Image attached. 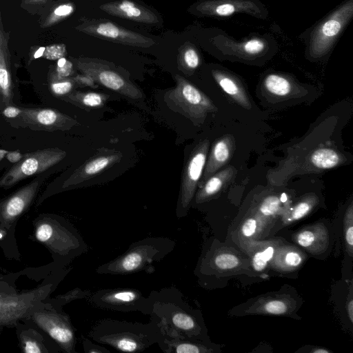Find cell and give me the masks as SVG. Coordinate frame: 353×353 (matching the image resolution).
Returning a JSON list of instances; mask_svg holds the SVG:
<instances>
[{
    "label": "cell",
    "instance_id": "cell-38",
    "mask_svg": "<svg viewBox=\"0 0 353 353\" xmlns=\"http://www.w3.org/2000/svg\"><path fill=\"white\" fill-rule=\"evenodd\" d=\"M53 229L50 224H42L37 230L36 237L42 242L48 241L53 234Z\"/></svg>",
    "mask_w": 353,
    "mask_h": 353
},
{
    "label": "cell",
    "instance_id": "cell-10",
    "mask_svg": "<svg viewBox=\"0 0 353 353\" xmlns=\"http://www.w3.org/2000/svg\"><path fill=\"white\" fill-rule=\"evenodd\" d=\"M235 150V140L230 134L225 135L216 139L211 148L206 159L204 170L198 183L199 188L204 182L225 165L232 158Z\"/></svg>",
    "mask_w": 353,
    "mask_h": 353
},
{
    "label": "cell",
    "instance_id": "cell-49",
    "mask_svg": "<svg viewBox=\"0 0 353 353\" xmlns=\"http://www.w3.org/2000/svg\"><path fill=\"white\" fill-rule=\"evenodd\" d=\"M2 238V234L0 233V239Z\"/></svg>",
    "mask_w": 353,
    "mask_h": 353
},
{
    "label": "cell",
    "instance_id": "cell-21",
    "mask_svg": "<svg viewBox=\"0 0 353 353\" xmlns=\"http://www.w3.org/2000/svg\"><path fill=\"white\" fill-rule=\"evenodd\" d=\"M263 88L268 95L278 99L291 97L297 90L292 81L276 74H270L265 77Z\"/></svg>",
    "mask_w": 353,
    "mask_h": 353
},
{
    "label": "cell",
    "instance_id": "cell-11",
    "mask_svg": "<svg viewBox=\"0 0 353 353\" xmlns=\"http://www.w3.org/2000/svg\"><path fill=\"white\" fill-rule=\"evenodd\" d=\"M165 353H211L214 349L207 341L190 338L175 331H165L157 343Z\"/></svg>",
    "mask_w": 353,
    "mask_h": 353
},
{
    "label": "cell",
    "instance_id": "cell-15",
    "mask_svg": "<svg viewBox=\"0 0 353 353\" xmlns=\"http://www.w3.org/2000/svg\"><path fill=\"white\" fill-rule=\"evenodd\" d=\"M119 153L99 155L86 161L64 183L63 187L77 185L97 175L117 162Z\"/></svg>",
    "mask_w": 353,
    "mask_h": 353
},
{
    "label": "cell",
    "instance_id": "cell-41",
    "mask_svg": "<svg viewBox=\"0 0 353 353\" xmlns=\"http://www.w3.org/2000/svg\"><path fill=\"white\" fill-rule=\"evenodd\" d=\"M73 11V7L69 4H63L58 6L54 10V14L56 17H65L71 14Z\"/></svg>",
    "mask_w": 353,
    "mask_h": 353
},
{
    "label": "cell",
    "instance_id": "cell-13",
    "mask_svg": "<svg viewBox=\"0 0 353 353\" xmlns=\"http://www.w3.org/2000/svg\"><path fill=\"white\" fill-rule=\"evenodd\" d=\"M40 324L50 336L68 352H74L76 339L74 331L68 319L63 316H47L40 321Z\"/></svg>",
    "mask_w": 353,
    "mask_h": 353
},
{
    "label": "cell",
    "instance_id": "cell-37",
    "mask_svg": "<svg viewBox=\"0 0 353 353\" xmlns=\"http://www.w3.org/2000/svg\"><path fill=\"white\" fill-rule=\"evenodd\" d=\"M264 43L260 39H251L243 45L244 50L250 54H257L264 48Z\"/></svg>",
    "mask_w": 353,
    "mask_h": 353
},
{
    "label": "cell",
    "instance_id": "cell-7",
    "mask_svg": "<svg viewBox=\"0 0 353 353\" xmlns=\"http://www.w3.org/2000/svg\"><path fill=\"white\" fill-rule=\"evenodd\" d=\"M65 155V151L58 148H47L28 154L0 179V187L13 185L26 177L39 174L61 161Z\"/></svg>",
    "mask_w": 353,
    "mask_h": 353
},
{
    "label": "cell",
    "instance_id": "cell-6",
    "mask_svg": "<svg viewBox=\"0 0 353 353\" xmlns=\"http://www.w3.org/2000/svg\"><path fill=\"white\" fill-rule=\"evenodd\" d=\"M210 141L204 139L192 150L185 165L176 208L177 218L187 215L202 176L209 151Z\"/></svg>",
    "mask_w": 353,
    "mask_h": 353
},
{
    "label": "cell",
    "instance_id": "cell-36",
    "mask_svg": "<svg viewBox=\"0 0 353 353\" xmlns=\"http://www.w3.org/2000/svg\"><path fill=\"white\" fill-rule=\"evenodd\" d=\"M185 65L190 69H195L199 64V58L196 51L192 48L185 51L183 55Z\"/></svg>",
    "mask_w": 353,
    "mask_h": 353
},
{
    "label": "cell",
    "instance_id": "cell-44",
    "mask_svg": "<svg viewBox=\"0 0 353 353\" xmlns=\"http://www.w3.org/2000/svg\"><path fill=\"white\" fill-rule=\"evenodd\" d=\"M25 352L28 353L41 352L39 347L34 341H28L26 342Z\"/></svg>",
    "mask_w": 353,
    "mask_h": 353
},
{
    "label": "cell",
    "instance_id": "cell-30",
    "mask_svg": "<svg viewBox=\"0 0 353 353\" xmlns=\"http://www.w3.org/2000/svg\"><path fill=\"white\" fill-rule=\"evenodd\" d=\"M344 230L347 251L350 254H352L353 248V209L352 203L345 212L344 218Z\"/></svg>",
    "mask_w": 353,
    "mask_h": 353
},
{
    "label": "cell",
    "instance_id": "cell-47",
    "mask_svg": "<svg viewBox=\"0 0 353 353\" xmlns=\"http://www.w3.org/2000/svg\"><path fill=\"white\" fill-rule=\"evenodd\" d=\"M311 352H312V353H328V352H330V351L326 349H324V348H316V349H313L312 350H311Z\"/></svg>",
    "mask_w": 353,
    "mask_h": 353
},
{
    "label": "cell",
    "instance_id": "cell-23",
    "mask_svg": "<svg viewBox=\"0 0 353 353\" xmlns=\"http://www.w3.org/2000/svg\"><path fill=\"white\" fill-rule=\"evenodd\" d=\"M0 40V94L6 102L13 97L12 77L5 50Z\"/></svg>",
    "mask_w": 353,
    "mask_h": 353
},
{
    "label": "cell",
    "instance_id": "cell-12",
    "mask_svg": "<svg viewBox=\"0 0 353 353\" xmlns=\"http://www.w3.org/2000/svg\"><path fill=\"white\" fill-rule=\"evenodd\" d=\"M236 174V170L232 165L219 170L199 187L193 198L194 204L199 205L214 199L229 185Z\"/></svg>",
    "mask_w": 353,
    "mask_h": 353
},
{
    "label": "cell",
    "instance_id": "cell-39",
    "mask_svg": "<svg viewBox=\"0 0 353 353\" xmlns=\"http://www.w3.org/2000/svg\"><path fill=\"white\" fill-rule=\"evenodd\" d=\"M236 10L235 6L232 3H222L215 8V13L219 16H229Z\"/></svg>",
    "mask_w": 353,
    "mask_h": 353
},
{
    "label": "cell",
    "instance_id": "cell-8",
    "mask_svg": "<svg viewBox=\"0 0 353 353\" xmlns=\"http://www.w3.org/2000/svg\"><path fill=\"white\" fill-rule=\"evenodd\" d=\"M79 68L85 74L91 77L95 82L121 95L133 99L143 97V93L140 89L116 72L101 64L83 63L79 64Z\"/></svg>",
    "mask_w": 353,
    "mask_h": 353
},
{
    "label": "cell",
    "instance_id": "cell-2",
    "mask_svg": "<svg viewBox=\"0 0 353 353\" xmlns=\"http://www.w3.org/2000/svg\"><path fill=\"white\" fill-rule=\"evenodd\" d=\"M163 335V327L152 318L148 323L103 319L97 321L88 332L90 338L100 344L117 351L134 353L157 344Z\"/></svg>",
    "mask_w": 353,
    "mask_h": 353
},
{
    "label": "cell",
    "instance_id": "cell-35",
    "mask_svg": "<svg viewBox=\"0 0 353 353\" xmlns=\"http://www.w3.org/2000/svg\"><path fill=\"white\" fill-rule=\"evenodd\" d=\"M84 352L86 353H110V351L101 345L94 343L90 339L82 338Z\"/></svg>",
    "mask_w": 353,
    "mask_h": 353
},
{
    "label": "cell",
    "instance_id": "cell-40",
    "mask_svg": "<svg viewBox=\"0 0 353 353\" xmlns=\"http://www.w3.org/2000/svg\"><path fill=\"white\" fill-rule=\"evenodd\" d=\"M74 81L80 85L90 86L92 88L97 87L94 80L87 74L77 76L74 79Z\"/></svg>",
    "mask_w": 353,
    "mask_h": 353
},
{
    "label": "cell",
    "instance_id": "cell-9",
    "mask_svg": "<svg viewBox=\"0 0 353 353\" xmlns=\"http://www.w3.org/2000/svg\"><path fill=\"white\" fill-rule=\"evenodd\" d=\"M352 4H347L327 20L316 31L312 41L313 54L321 56L326 52L333 40L341 30L344 23L352 13Z\"/></svg>",
    "mask_w": 353,
    "mask_h": 353
},
{
    "label": "cell",
    "instance_id": "cell-18",
    "mask_svg": "<svg viewBox=\"0 0 353 353\" xmlns=\"http://www.w3.org/2000/svg\"><path fill=\"white\" fill-rule=\"evenodd\" d=\"M308 166L311 170H324L338 167L345 161V157L330 148H319L308 154Z\"/></svg>",
    "mask_w": 353,
    "mask_h": 353
},
{
    "label": "cell",
    "instance_id": "cell-27",
    "mask_svg": "<svg viewBox=\"0 0 353 353\" xmlns=\"http://www.w3.org/2000/svg\"><path fill=\"white\" fill-rule=\"evenodd\" d=\"M279 266L284 269H294L298 268L303 262V255L296 249L289 248L279 254L276 258Z\"/></svg>",
    "mask_w": 353,
    "mask_h": 353
},
{
    "label": "cell",
    "instance_id": "cell-34",
    "mask_svg": "<svg viewBox=\"0 0 353 353\" xmlns=\"http://www.w3.org/2000/svg\"><path fill=\"white\" fill-rule=\"evenodd\" d=\"M57 76L61 78H67L72 72V63L64 57L58 59L56 68Z\"/></svg>",
    "mask_w": 353,
    "mask_h": 353
},
{
    "label": "cell",
    "instance_id": "cell-14",
    "mask_svg": "<svg viewBox=\"0 0 353 353\" xmlns=\"http://www.w3.org/2000/svg\"><path fill=\"white\" fill-rule=\"evenodd\" d=\"M24 120L48 129H68L77 123L72 118L52 109H24Z\"/></svg>",
    "mask_w": 353,
    "mask_h": 353
},
{
    "label": "cell",
    "instance_id": "cell-46",
    "mask_svg": "<svg viewBox=\"0 0 353 353\" xmlns=\"http://www.w3.org/2000/svg\"><path fill=\"white\" fill-rule=\"evenodd\" d=\"M46 48L40 47L34 54V58L37 59L43 55Z\"/></svg>",
    "mask_w": 353,
    "mask_h": 353
},
{
    "label": "cell",
    "instance_id": "cell-42",
    "mask_svg": "<svg viewBox=\"0 0 353 353\" xmlns=\"http://www.w3.org/2000/svg\"><path fill=\"white\" fill-rule=\"evenodd\" d=\"M22 113V110L14 107L8 106L3 111V114L8 118H14Z\"/></svg>",
    "mask_w": 353,
    "mask_h": 353
},
{
    "label": "cell",
    "instance_id": "cell-3",
    "mask_svg": "<svg viewBox=\"0 0 353 353\" xmlns=\"http://www.w3.org/2000/svg\"><path fill=\"white\" fill-rule=\"evenodd\" d=\"M175 245L176 242L168 237L148 236L133 242L121 255L99 265L95 272L108 275L152 273L154 271L152 263L163 260Z\"/></svg>",
    "mask_w": 353,
    "mask_h": 353
},
{
    "label": "cell",
    "instance_id": "cell-31",
    "mask_svg": "<svg viewBox=\"0 0 353 353\" xmlns=\"http://www.w3.org/2000/svg\"><path fill=\"white\" fill-rule=\"evenodd\" d=\"M259 224L256 217H248L243 222L240 228V236L243 239L253 237L259 229Z\"/></svg>",
    "mask_w": 353,
    "mask_h": 353
},
{
    "label": "cell",
    "instance_id": "cell-48",
    "mask_svg": "<svg viewBox=\"0 0 353 353\" xmlns=\"http://www.w3.org/2000/svg\"><path fill=\"white\" fill-rule=\"evenodd\" d=\"M7 153V150H0V161L6 155Z\"/></svg>",
    "mask_w": 353,
    "mask_h": 353
},
{
    "label": "cell",
    "instance_id": "cell-22",
    "mask_svg": "<svg viewBox=\"0 0 353 353\" xmlns=\"http://www.w3.org/2000/svg\"><path fill=\"white\" fill-rule=\"evenodd\" d=\"M94 32L97 34L114 39H120L121 41L129 43H146L145 38L141 36L132 34L120 29L112 23H102L94 28Z\"/></svg>",
    "mask_w": 353,
    "mask_h": 353
},
{
    "label": "cell",
    "instance_id": "cell-25",
    "mask_svg": "<svg viewBox=\"0 0 353 353\" xmlns=\"http://www.w3.org/2000/svg\"><path fill=\"white\" fill-rule=\"evenodd\" d=\"M317 203L318 199L315 195L305 196L283 216V223L288 224L301 219L312 211Z\"/></svg>",
    "mask_w": 353,
    "mask_h": 353
},
{
    "label": "cell",
    "instance_id": "cell-43",
    "mask_svg": "<svg viewBox=\"0 0 353 353\" xmlns=\"http://www.w3.org/2000/svg\"><path fill=\"white\" fill-rule=\"evenodd\" d=\"M6 156L7 159L11 163H18L23 157L19 151L8 152Z\"/></svg>",
    "mask_w": 353,
    "mask_h": 353
},
{
    "label": "cell",
    "instance_id": "cell-24",
    "mask_svg": "<svg viewBox=\"0 0 353 353\" xmlns=\"http://www.w3.org/2000/svg\"><path fill=\"white\" fill-rule=\"evenodd\" d=\"M292 309L290 301L283 298H272L250 310V312L267 314H285Z\"/></svg>",
    "mask_w": 353,
    "mask_h": 353
},
{
    "label": "cell",
    "instance_id": "cell-32",
    "mask_svg": "<svg viewBox=\"0 0 353 353\" xmlns=\"http://www.w3.org/2000/svg\"><path fill=\"white\" fill-rule=\"evenodd\" d=\"M270 261L264 249L255 252L252 256V265L254 270L257 272L263 271Z\"/></svg>",
    "mask_w": 353,
    "mask_h": 353
},
{
    "label": "cell",
    "instance_id": "cell-4",
    "mask_svg": "<svg viewBox=\"0 0 353 353\" xmlns=\"http://www.w3.org/2000/svg\"><path fill=\"white\" fill-rule=\"evenodd\" d=\"M88 304L94 307L121 312H139L150 315L152 305L148 296L135 288L101 289L92 292L86 298Z\"/></svg>",
    "mask_w": 353,
    "mask_h": 353
},
{
    "label": "cell",
    "instance_id": "cell-26",
    "mask_svg": "<svg viewBox=\"0 0 353 353\" xmlns=\"http://www.w3.org/2000/svg\"><path fill=\"white\" fill-rule=\"evenodd\" d=\"M71 99L88 108H100L104 105L108 96L94 92H76L70 95Z\"/></svg>",
    "mask_w": 353,
    "mask_h": 353
},
{
    "label": "cell",
    "instance_id": "cell-28",
    "mask_svg": "<svg viewBox=\"0 0 353 353\" xmlns=\"http://www.w3.org/2000/svg\"><path fill=\"white\" fill-rule=\"evenodd\" d=\"M281 208V199L276 195H269L261 200L258 206L259 214L265 217L276 216Z\"/></svg>",
    "mask_w": 353,
    "mask_h": 353
},
{
    "label": "cell",
    "instance_id": "cell-20",
    "mask_svg": "<svg viewBox=\"0 0 353 353\" xmlns=\"http://www.w3.org/2000/svg\"><path fill=\"white\" fill-rule=\"evenodd\" d=\"M106 12L119 17L142 21H152L153 15L137 6L134 3L124 0L102 6Z\"/></svg>",
    "mask_w": 353,
    "mask_h": 353
},
{
    "label": "cell",
    "instance_id": "cell-16",
    "mask_svg": "<svg viewBox=\"0 0 353 353\" xmlns=\"http://www.w3.org/2000/svg\"><path fill=\"white\" fill-rule=\"evenodd\" d=\"M294 240L299 245L313 254L323 252L328 245L327 230L321 226L304 228L294 234Z\"/></svg>",
    "mask_w": 353,
    "mask_h": 353
},
{
    "label": "cell",
    "instance_id": "cell-5",
    "mask_svg": "<svg viewBox=\"0 0 353 353\" xmlns=\"http://www.w3.org/2000/svg\"><path fill=\"white\" fill-rule=\"evenodd\" d=\"M176 85L165 94L167 101L194 123L201 122L217 108L200 90L184 78L176 77Z\"/></svg>",
    "mask_w": 353,
    "mask_h": 353
},
{
    "label": "cell",
    "instance_id": "cell-19",
    "mask_svg": "<svg viewBox=\"0 0 353 353\" xmlns=\"http://www.w3.org/2000/svg\"><path fill=\"white\" fill-rule=\"evenodd\" d=\"M37 187V181L32 182L12 196L4 206L6 216L12 218L21 214L33 198Z\"/></svg>",
    "mask_w": 353,
    "mask_h": 353
},
{
    "label": "cell",
    "instance_id": "cell-45",
    "mask_svg": "<svg viewBox=\"0 0 353 353\" xmlns=\"http://www.w3.org/2000/svg\"><path fill=\"white\" fill-rule=\"evenodd\" d=\"M347 311L351 322L353 321V301L352 299L350 300L347 303Z\"/></svg>",
    "mask_w": 353,
    "mask_h": 353
},
{
    "label": "cell",
    "instance_id": "cell-29",
    "mask_svg": "<svg viewBox=\"0 0 353 353\" xmlns=\"http://www.w3.org/2000/svg\"><path fill=\"white\" fill-rule=\"evenodd\" d=\"M74 81L67 78H61L57 75L52 79L50 88L57 95H64L69 93L74 87Z\"/></svg>",
    "mask_w": 353,
    "mask_h": 353
},
{
    "label": "cell",
    "instance_id": "cell-17",
    "mask_svg": "<svg viewBox=\"0 0 353 353\" xmlns=\"http://www.w3.org/2000/svg\"><path fill=\"white\" fill-rule=\"evenodd\" d=\"M213 77L221 88L239 105L250 109L251 103L242 84L234 77L221 71H213Z\"/></svg>",
    "mask_w": 353,
    "mask_h": 353
},
{
    "label": "cell",
    "instance_id": "cell-33",
    "mask_svg": "<svg viewBox=\"0 0 353 353\" xmlns=\"http://www.w3.org/2000/svg\"><path fill=\"white\" fill-rule=\"evenodd\" d=\"M65 54V48L63 44H54L46 48L44 57L50 60H56L63 57Z\"/></svg>",
    "mask_w": 353,
    "mask_h": 353
},
{
    "label": "cell",
    "instance_id": "cell-1",
    "mask_svg": "<svg viewBox=\"0 0 353 353\" xmlns=\"http://www.w3.org/2000/svg\"><path fill=\"white\" fill-rule=\"evenodd\" d=\"M152 305L150 318L165 331H175L184 336L207 341L206 330L201 313L184 299L175 286L152 290L148 295Z\"/></svg>",
    "mask_w": 353,
    "mask_h": 353
}]
</instances>
